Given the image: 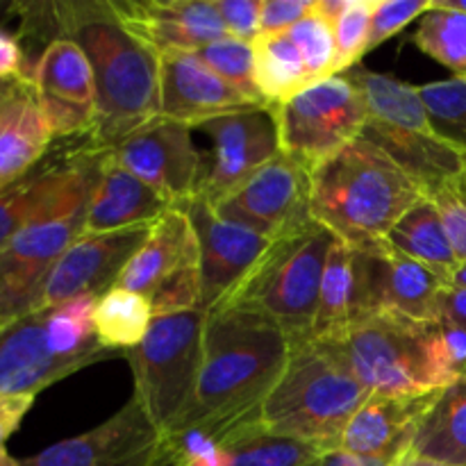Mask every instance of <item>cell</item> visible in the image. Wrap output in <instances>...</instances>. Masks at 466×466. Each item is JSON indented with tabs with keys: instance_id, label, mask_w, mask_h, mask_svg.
<instances>
[{
	"instance_id": "obj_1",
	"label": "cell",
	"mask_w": 466,
	"mask_h": 466,
	"mask_svg": "<svg viewBox=\"0 0 466 466\" xmlns=\"http://www.w3.org/2000/svg\"><path fill=\"white\" fill-rule=\"evenodd\" d=\"M289 350L282 328L246 305L221 303L208 312L194 408L173 435L221 444L259 426Z\"/></svg>"
},
{
	"instance_id": "obj_2",
	"label": "cell",
	"mask_w": 466,
	"mask_h": 466,
	"mask_svg": "<svg viewBox=\"0 0 466 466\" xmlns=\"http://www.w3.org/2000/svg\"><path fill=\"white\" fill-rule=\"evenodd\" d=\"M62 36L85 50L96 77L91 141L112 150L159 116V55L132 35L109 0L55 3Z\"/></svg>"
},
{
	"instance_id": "obj_3",
	"label": "cell",
	"mask_w": 466,
	"mask_h": 466,
	"mask_svg": "<svg viewBox=\"0 0 466 466\" xmlns=\"http://www.w3.org/2000/svg\"><path fill=\"white\" fill-rule=\"evenodd\" d=\"M376 396H428L466 371V335L440 321L371 314L341 339L321 341Z\"/></svg>"
},
{
	"instance_id": "obj_4",
	"label": "cell",
	"mask_w": 466,
	"mask_h": 466,
	"mask_svg": "<svg viewBox=\"0 0 466 466\" xmlns=\"http://www.w3.org/2000/svg\"><path fill=\"white\" fill-rule=\"evenodd\" d=\"M423 196L378 146L355 139L309 173V217L349 246H371Z\"/></svg>"
},
{
	"instance_id": "obj_5",
	"label": "cell",
	"mask_w": 466,
	"mask_h": 466,
	"mask_svg": "<svg viewBox=\"0 0 466 466\" xmlns=\"http://www.w3.org/2000/svg\"><path fill=\"white\" fill-rule=\"evenodd\" d=\"M371 399L358 378L321 341L291 344L289 360L262 410V426L276 435L339 449L344 431Z\"/></svg>"
},
{
	"instance_id": "obj_6",
	"label": "cell",
	"mask_w": 466,
	"mask_h": 466,
	"mask_svg": "<svg viewBox=\"0 0 466 466\" xmlns=\"http://www.w3.org/2000/svg\"><path fill=\"white\" fill-rule=\"evenodd\" d=\"M96 303L85 296L0 323V394L36 396L80 369L118 358L96 335Z\"/></svg>"
},
{
	"instance_id": "obj_7",
	"label": "cell",
	"mask_w": 466,
	"mask_h": 466,
	"mask_svg": "<svg viewBox=\"0 0 466 466\" xmlns=\"http://www.w3.org/2000/svg\"><path fill=\"white\" fill-rule=\"evenodd\" d=\"M344 76L367 100V123L360 139L378 146L399 164L423 196L460 180L466 157L435 135L419 86L358 66Z\"/></svg>"
},
{
	"instance_id": "obj_8",
	"label": "cell",
	"mask_w": 466,
	"mask_h": 466,
	"mask_svg": "<svg viewBox=\"0 0 466 466\" xmlns=\"http://www.w3.org/2000/svg\"><path fill=\"white\" fill-rule=\"evenodd\" d=\"M337 237L317 221L273 239L223 303L246 305L282 328L289 344L312 339L323 271Z\"/></svg>"
},
{
	"instance_id": "obj_9",
	"label": "cell",
	"mask_w": 466,
	"mask_h": 466,
	"mask_svg": "<svg viewBox=\"0 0 466 466\" xmlns=\"http://www.w3.org/2000/svg\"><path fill=\"white\" fill-rule=\"evenodd\" d=\"M205 321L203 309L153 317L144 341L123 355L135 376V399L164 435H173L194 408Z\"/></svg>"
},
{
	"instance_id": "obj_10",
	"label": "cell",
	"mask_w": 466,
	"mask_h": 466,
	"mask_svg": "<svg viewBox=\"0 0 466 466\" xmlns=\"http://www.w3.org/2000/svg\"><path fill=\"white\" fill-rule=\"evenodd\" d=\"M280 150L312 173L328 157L360 139L367 123V100L346 76L312 82L280 105H271Z\"/></svg>"
},
{
	"instance_id": "obj_11",
	"label": "cell",
	"mask_w": 466,
	"mask_h": 466,
	"mask_svg": "<svg viewBox=\"0 0 466 466\" xmlns=\"http://www.w3.org/2000/svg\"><path fill=\"white\" fill-rule=\"evenodd\" d=\"M107 150L91 137L73 139L68 148H57L30 176L0 189V250L30 223L86 203L98 182Z\"/></svg>"
},
{
	"instance_id": "obj_12",
	"label": "cell",
	"mask_w": 466,
	"mask_h": 466,
	"mask_svg": "<svg viewBox=\"0 0 466 466\" xmlns=\"http://www.w3.org/2000/svg\"><path fill=\"white\" fill-rule=\"evenodd\" d=\"M21 466H185L182 451L132 396L114 417L71 440L57 441Z\"/></svg>"
},
{
	"instance_id": "obj_13",
	"label": "cell",
	"mask_w": 466,
	"mask_h": 466,
	"mask_svg": "<svg viewBox=\"0 0 466 466\" xmlns=\"http://www.w3.org/2000/svg\"><path fill=\"white\" fill-rule=\"evenodd\" d=\"M212 144L200 153L198 196L217 205L282 153L273 107H248L200 123Z\"/></svg>"
},
{
	"instance_id": "obj_14",
	"label": "cell",
	"mask_w": 466,
	"mask_h": 466,
	"mask_svg": "<svg viewBox=\"0 0 466 466\" xmlns=\"http://www.w3.org/2000/svg\"><path fill=\"white\" fill-rule=\"evenodd\" d=\"M89 200L30 223L0 250V323L35 312L53 267L85 232Z\"/></svg>"
},
{
	"instance_id": "obj_15",
	"label": "cell",
	"mask_w": 466,
	"mask_h": 466,
	"mask_svg": "<svg viewBox=\"0 0 466 466\" xmlns=\"http://www.w3.org/2000/svg\"><path fill=\"white\" fill-rule=\"evenodd\" d=\"M214 209L223 221L253 230L264 239H280L312 221L309 173L280 153Z\"/></svg>"
},
{
	"instance_id": "obj_16",
	"label": "cell",
	"mask_w": 466,
	"mask_h": 466,
	"mask_svg": "<svg viewBox=\"0 0 466 466\" xmlns=\"http://www.w3.org/2000/svg\"><path fill=\"white\" fill-rule=\"evenodd\" d=\"M109 153L126 171L157 191L171 209H182L198 196L200 150L185 123L157 116Z\"/></svg>"
},
{
	"instance_id": "obj_17",
	"label": "cell",
	"mask_w": 466,
	"mask_h": 466,
	"mask_svg": "<svg viewBox=\"0 0 466 466\" xmlns=\"http://www.w3.org/2000/svg\"><path fill=\"white\" fill-rule=\"evenodd\" d=\"M27 82L35 89L55 141L80 139L94 132V68L76 41L68 36L50 41L32 66Z\"/></svg>"
},
{
	"instance_id": "obj_18",
	"label": "cell",
	"mask_w": 466,
	"mask_h": 466,
	"mask_svg": "<svg viewBox=\"0 0 466 466\" xmlns=\"http://www.w3.org/2000/svg\"><path fill=\"white\" fill-rule=\"evenodd\" d=\"M358 248V246H355ZM362 317L399 314L412 321H437L441 291L449 287L441 273L391 250L385 241L358 248Z\"/></svg>"
},
{
	"instance_id": "obj_19",
	"label": "cell",
	"mask_w": 466,
	"mask_h": 466,
	"mask_svg": "<svg viewBox=\"0 0 466 466\" xmlns=\"http://www.w3.org/2000/svg\"><path fill=\"white\" fill-rule=\"evenodd\" d=\"M150 226L89 235L82 232L50 271L36 309L55 308L68 300L100 299L114 289L137 250L148 237Z\"/></svg>"
},
{
	"instance_id": "obj_20",
	"label": "cell",
	"mask_w": 466,
	"mask_h": 466,
	"mask_svg": "<svg viewBox=\"0 0 466 466\" xmlns=\"http://www.w3.org/2000/svg\"><path fill=\"white\" fill-rule=\"evenodd\" d=\"M194 226L200 250V309L212 312L230 299L250 268L259 262L271 239L223 221L212 203L196 196L182 208Z\"/></svg>"
},
{
	"instance_id": "obj_21",
	"label": "cell",
	"mask_w": 466,
	"mask_h": 466,
	"mask_svg": "<svg viewBox=\"0 0 466 466\" xmlns=\"http://www.w3.org/2000/svg\"><path fill=\"white\" fill-rule=\"evenodd\" d=\"M123 25L157 55L198 53L228 35L214 0H109Z\"/></svg>"
},
{
	"instance_id": "obj_22",
	"label": "cell",
	"mask_w": 466,
	"mask_h": 466,
	"mask_svg": "<svg viewBox=\"0 0 466 466\" xmlns=\"http://www.w3.org/2000/svg\"><path fill=\"white\" fill-rule=\"evenodd\" d=\"M248 107L259 105L248 103L196 53L159 55V116L196 127Z\"/></svg>"
},
{
	"instance_id": "obj_23",
	"label": "cell",
	"mask_w": 466,
	"mask_h": 466,
	"mask_svg": "<svg viewBox=\"0 0 466 466\" xmlns=\"http://www.w3.org/2000/svg\"><path fill=\"white\" fill-rule=\"evenodd\" d=\"M437 399L428 396H376L355 412L344 431L339 449L362 458L400 460L412 451L414 437Z\"/></svg>"
},
{
	"instance_id": "obj_24",
	"label": "cell",
	"mask_w": 466,
	"mask_h": 466,
	"mask_svg": "<svg viewBox=\"0 0 466 466\" xmlns=\"http://www.w3.org/2000/svg\"><path fill=\"white\" fill-rule=\"evenodd\" d=\"M200 267L198 239L185 209H168L150 226L148 237L127 262L116 287L148 299L164 280Z\"/></svg>"
},
{
	"instance_id": "obj_25",
	"label": "cell",
	"mask_w": 466,
	"mask_h": 466,
	"mask_svg": "<svg viewBox=\"0 0 466 466\" xmlns=\"http://www.w3.org/2000/svg\"><path fill=\"white\" fill-rule=\"evenodd\" d=\"M53 141L35 89L18 82L0 100V189L30 176L48 157Z\"/></svg>"
},
{
	"instance_id": "obj_26",
	"label": "cell",
	"mask_w": 466,
	"mask_h": 466,
	"mask_svg": "<svg viewBox=\"0 0 466 466\" xmlns=\"http://www.w3.org/2000/svg\"><path fill=\"white\" fill-rule=\"evenodd\" d=\"M168 209L171 208L157 191L126 171L107 150L86 209L85 232L100 235L153 226Z\"/></svg>"
},
{
	"instance_id": "obj_27",
	"label": "cell",
	"mask_w": 466,
	"mask_h": 466,
	"mask_svg": "<svg viewBox=\"0 0 466 466\" xmlns=\"http://www.w3.org/2000/svg\"><path fill=\"white\" fill-rule=\"evenodd\" d=\"M360 317H362V289H360L358 248L337 239L323 271L312 339H341L360 321Z\"/></svg>"
},
{
	"instance_id": "obj_28",
	"label": "cell",
	"mask_w": 466,
	"mask_h": 466,
	"mask_svg": "<svg viewBox=\"0 0 466 466\" xmlns=\"http://www.w3.org/2000/svg\"><path fill=\"white\" fill-rule=\"evenodd\" d=\"M387 246L405 258L435 268L449 280L451 273L460 267L453 253L440 209L428 196H421L399 221L394 223L385 239Z\"/></svg>"
},
{
	"instance_id": "obj_29",
	"label": "cell",
	"mask_w": 466,
	"mask_h": 466,
	"mask_svg": "<svg viewBox=\"0 0 466 466\" xmlns=\"http://www.w3.org/2000/svg\"><path fill=\"white\" fill-rule=\"evenodd\" d=\"M412 453L449 466H466V371L437 399L419 426Z\"/></svg>"
},
{
	"instance_id": "obj_30",
	"label": "cell",
	"mask_w": 466,
	"mask_h": 466,
	"mask_svg": "<svg viewBox=\"0 0 466 466\" xmlns=\"http://www.w3.org/2000/svg\"><path fill=\"white\" fill-rule=\"evenodd\" d=\"M255 82L267 105H280L312 85L303 57L287 32L259 35L253 41Z\"/></svg>"
},
{
	"instance_id": "obj_31",
	"label": "cell",
	"mask_w": 466,
	"mask_h": 466,
	"mask_svg": "<svg viewBox=\"0 0 466 466\" xmlns=\"http://www.w3.org/2000/svg\"><path fill=\"white\" fill-rule=\"evenodd\" d=\"M153 323V308L146 296L126 289H109L94 309V326L100 344L126 355L144 341Z\"/></svg>"
},
{
	"instance_id": "obj_32",
	"label": "cell",
	"mask_w": 466,
	"mask_h": 466,
	"mask_svg": "<svg viewBox=\"0 0 466 466\" xmlns=\"http://www.w3.org/2000/svg\"><path fill=\"white\" fill-rule=\"evenodd\" d=\"M414 44L419 50L444 64L455 77H466V14L432 0V7L419 18Z\"/></svg>"
},
{
	"instance_id": "obj_33",
	"label": "cell",
	"mask_w": 466,
	"mask_h": 466,
	"mask_svg": "<svg viewBox=\"0 0 466 466\" xmlns=\"http://www.w3.org/2000/svg\"><path fill=\"white\" fill-rule=\"evenodd\" d=\"M428 118L444 144L466 155V77L419 86Z\"/></svg>"
},
{
	"instance_id": "obj_34",
	"label": "cell",
	"mask_w": 466,
	"mask_h": 466,
	"mask_svg": "<svg viewBox=\"0 0 466 466\" xmlns=\"http://www.w3.org/2000/svg\"><path fill=\"white\" fill-rule=\"evenodd\" d=\"M200 59L212 68L217 76H221L232 89L239 91L248 103L259 105V107H271L262 98L255 82V50L248 41H239L235 36H223V39L212 41L209 46L200 48Z\"/></svg>"
},
{
	"instance_id": "obj_35",
	"label": "cell",
	"mask_w": 466,
	"mask_h": 466,
	"mask_svg": "<svg viewBox=\"0 0 466 466\" xmlns=\"http://www.w3.org/2000/svg\"><path fill=\"white\" fill-rule=\"evenodd\" d=\"M289 36L294 39L296 48L303 57L309 82L337 76L335 32H332L330 23L317 12V0H314L312 12L291 27Z\"/></svg>"
},
{
	"instance_id": "obj_36",
	"label": "cell",
	"mask_w": 466,
	"mask_h": 466,
	"mask_svg": "<svg viewBox=\"0 0 466 466\" xmlns=\"http://www.w3.org/2000/svg\"><path fill=\"white\" fill-rule=\"evenodd\" d=\"M376 0H346L344 12L332 23L337 46V76H344L367 55Z\"/></svg>"
},
{
	"instance_id": "obj_37",
	"label": "cell",
	"mask_w": 466,
	"mask_h": 466,
	"mask_svg": "<svg viewBox=\"0 0 466 466\" xmlns=\"http://www.w3.org/2000/svg\"><path fill=\"white\" fill-rule=\"evenodd\" d=\"M431 7L432 0H376L367 53L399 35L405 25H410L414 18H421Z\"/></svg>"
},
{
	"instance_id": "obj_38",
	"label": "cell",
	"mask_w": 466,
	"mask_h": 466,
	"mask_svg": "<svg viewBox=\"0 0 466 466\" xmlns=\"http://www.w3.org/2000/svg\"><path fill=\"white\" fill-rule=\"evenodd\" d=\"M428 198L440 209L455 258L460 264H466V196L460 189L458 180L431 191Z\"/></svg>"
},
{
	"instance_id": "obj_39",
	"label": "cell",
	"mask_w": 466,
	"mask_h": 466,
	"mask_svg": "<svg viewBox=\"0 0 466 466\" xmlns=\"http://www.w3.org/2000/svg\"><path fill=\"white\" fill-rule=\"evenodd\" d=\"M228 36L253 44L259 36L262 0H214Z\"/></svg>"
},
{
	"instance_id": "obj_40",
	"label": "cell",
	"mask_w": 466,
	"mask_h": 466,
	"mask_svg": "<svg viewBox=\"0 0 466 466\" xmlns=\"http://www.w3.org/2000/svg\"><path fill=\"white\" fill-rule=\"evenodd\" d=\"M314 7V0H262L259 35L287 32L303 21Z\"/></svg>"
},
{
	"instance_id": "obj_41",
	"label": "cell",
	"mask_w": 466,
	"mask_h": 466,
	"mask_svg": "<svg viewBox=\"0 0 466 466\" xmlns=\"http://www.w3.org/2000/svg\"><path fill=\"white\" fill-rule=\"evenodd\" d=\"M0 82H27V55L18 32L0 27Z\"/></svg>"
},
{
	"instance_id": "obj_42",
	"label": "cell",
	"mask_w": 466,
	"mask_h": 466,
	"mask_svg": "<svg viewBox=\"0 0 466 466\" xmlns=\"http://www.w3.org/2000/svg\"><path fill=\"white\" fill-rule=\"evenodd\" d=\"M36 396H9L0 394V449H5L9 437L18 431L25 414L35 405Z\"/></svg>"
},
{
	"instance_id": "obj_43",
	"label": "cell",
	"mask_w": 466,
	"mask_h": 466,
	"mask_svg": "<svg viewBox=\"0 0 466 466\" xmlns=\"http://www.w3.org/2000/svg\"><path fill=\"white\" fill-rule=\"evenodd\" d=\"M437 321L466 335V289L446 287L437 305Z\"/></svg>"
},
{
	"instance_id": "obj_44",
	"label": "cell",
	"mask_w": 466,
	"mask_h": 466,
	"mask_svg": "<svg viewBox=\"0 0 466 466\" xmlns=\"http://www.w3.org/2000/svg\"><path fill=\"white\" fill-rule=\"evenodd\" d=\"M399 460H380V458H362V455L349 453L344 449H332L321 453L317 466H394Z\"/></svg>"
},
{
	"instance_id": "obj_45",
	"label": "cell",
	"mask_w": 466,
	"mask_h": 466,
	"mask_svg": "<svg viewBox=\"0 0 466 466\" xmlns=\"http://www.w3.org/2000/svg\"><path fill=\"white\" fill-rule=\"evenodd\" d=\"M394 466H449V464H441V462H435V460L421 458V455H417L410 451V453H405Z\"/></svg>"
},
{
	"instance_id": "obj_46",
	"label": "cell",
	"mask_w": 466,
	"mask_h": 466,
	"mask_svg": "<svg viewBox=\"0 0 466 466\" xmlns=\"http://www.w3.org/2000/svg\"><path fill=\"white\" fill-rule=\"evenodd\" d=\"M449 287H458V289H466V264H460L449 278Z\"/></svg>"
},
{
	"instance_id": "obj_47",
	"label": "cell",
	"mask_w": 466,
	"mask_h": 466,
	"mask_svg": "<svg viewBox=\"0 0 466 466\" xmlns=\"http://www.w3.org/2000/svg\"><path fill=\"white\" fill-rule=\"evenodd\" d=\"M0 466H21V460H14L5 449H0Z\"/></svg>"
},
{
	"instance_id": "obj_48",
	"label": "cell",
	"mask_w": 466,
	"mask_h": 466,
	"mask_svg": "<svg viewBox=\"0 0 466 466\" xmlns=\"http://www.w3.org/2000/svg\"><path fill=\"white\" fill-rule=\"evenodd\" d=\"M440 3L446 5V7L458 9V12H464L466 14V0H440Z\"/></svg>"
},
{
	"instance_id": "obj_49",
	"label": "cell",
	"mask_w": 466,
	"mask_h": 466,
	"mask_svg": "<svg viewBox=\"0 0 466 466\" xmlns=\"http://www.w3.org/2000/svg\"><path fill=\"white\" fill-rule=\"evenodd\" d=\"M16 85H18V82H0V100H3L5 96H7L9 91H12Z\"/></svg>"
},
{
	"instance_id": "obj_50",
	"label": "cell",
	"mask_w": 466,
	"mask_h": 466,
	"mask_svg": "<svg viewBox=\"0 0 466 466\" xmlns=\"http://www.w3.org/2000/svg\"><path fill=\"white\" fill-rule=\"evenodd\" d=\"M464 157H466V155H464ZM458 185H460V189H462L464 196H466V159H464V171H462V176H460Z\"/></svg>"
},
{
	"instance_id": "obj_51",
	"label": "cell",
	"mask_w": 466,
	"mask_h": 466,
	"mask_svg": "<svg viewBox=\"0 0 466 466\" xmlns=\"http://www.w3.org/2000/svg\"><path fill=\"white\" fill-rule=\"evenodd\" d=\"M309 466H317V462H314V464H309Z\"/></svg>"
},
{
	"instance_id": "obj_52",
	"label": "cell",
	"mask_w": 466,
	"mask_h": 466,
	"mask_svg": "<svg viewBox=\"0 0 466 466\" xmlns=\"http://www.w3.org/2000/svg\"><path fill=\"white\" fill-rule=\"evenodd\" d=\"M0 7H3V5H0Z\"/></svg>"
}]
</instances>
